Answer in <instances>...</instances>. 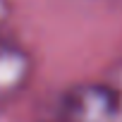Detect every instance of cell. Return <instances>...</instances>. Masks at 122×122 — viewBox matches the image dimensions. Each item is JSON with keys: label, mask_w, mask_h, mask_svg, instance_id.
Segmentation results:
<instances>
[{"label": "cell", "mask_w": 122, "mask_h": 122, "mask_svg": "<svg viewBox=\"0 0 122 122\" xmlns=\"http://www.w3.org/2000/svg\"><path fill=\"white\" fill-rule=\"evenodd\" d=\"M62 122H122V60L62 96Z\"/></svg>", "instance_id": "6da1fadb"}, {"label": "cell", "mask_w": 122, "mask_h": 122, "mask_svg": "<svg viewBox=\"0 0 122 122\" xmlns=\"http://www.w3.org/2000/svg\"><path fill=\"white\" fill-rule=\"evenodd\" d=\"M29 79H31L29 55L19 46L0 38V103L15 98L29 84Z\"/></svg>", "instance_id": "7a4b0ae2"}, {"label": "cell", "mask_w": 122, "mask_h": 122, "mask_svg": "<svg viewBox=\"0 0 122 122\" xmlns=\"http://www.w3.org/2000/svg\"><path fill=\"white\" fill-rule=\"evenodd\" d=\"M5 12V3H3V0H0V15H3Z\"/></svg>", "instance_id": "3957f363"}]
</instances>
